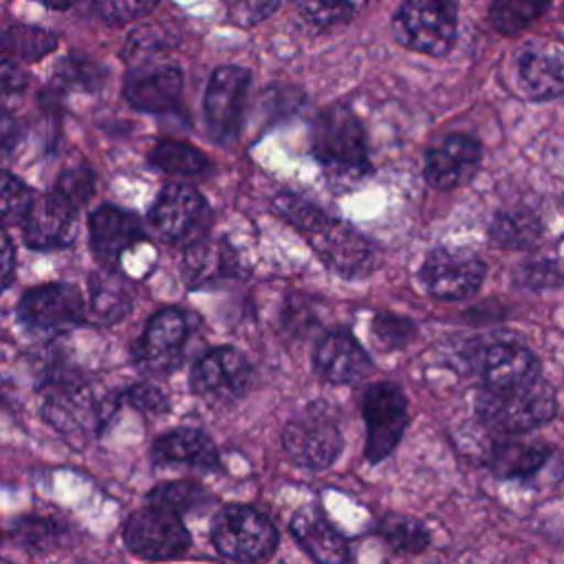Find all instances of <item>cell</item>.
Masks as SVG:
<instances>
[{"label": "cell", "mask_w": 564, "mask_h": 564, "mask_svg": "<svg viewBox=\"0 0 564 564\" xmlns=\"http://www.w3.org/2000/svg\"><path fill=\"white\" fill-rule=\"evenodd\" d=\"M189 337L187 315L178 308H163L145 324L141 339L134 346L137 366L152 377L170 375L183 359V348Z\"/></svg>", "instance_id": "8fae6325"}, {"label": "cell", "mask_w": 564, "mask_h": 564, "mask_svg": "<svg viewBox=\"0 0 564 564\" xmlns=\"http://www.w3.org/2000/svg\"><path fill=\"white\" fill-rule=\"evenodd\" d=\"M57 46V35L29 24H11L2 35V51L4 59H20V62H37L48 55Z\"/></svg>", "instance_id": "4dcf8cb0"}, {"label": "cell", "mask_w": 564, "mask_h": 564, "mask_svg": "<svg viewBox=\"0 0 564 564\" xmlns=\"http://www.w3.org/2000/svg\"><path fill=\"white\" fill-rule=\"evenodd\" d=\"M295 7L304 22L315 29L346 22L352 15V4L348 0H295Z\"/></svg>", "instance_id": "d590c367"}, {"label": "cell", "mask_w": 564, "mask_h": 564, "mask_svg": "<svg viewBox=\"0 0 564 564\" xmlns=\"http://www.w3.org/2000/svg\"><path fill=\"white\" fill-rule=\"evenodd\" d=\"M392 31L405 48L441 57L456 40L454 4L452 0H405L392 18Z\"/></svg>", "instance_id": "5b68a950"}, {"label": "cell", "mask_w": 564, "mask_h": 564, "mask_svg": "<svg viewBox=\"0 0 564 564\" xmlns=\"http://www.w3.org/2000/svg\"><path fill=\"white\" fill-rule=\"evenodd\" d=\"M485 262L474 251L441 247L425 258L421 280L434 297L454 302L474 295L485 280Z\"/></svg>", "instance_id": "30bf717a"}, {"label": "cell", "mask_w": 564, "mask_h": 564, "mask_svg": "<svg viewBox=\"0 0 564 564\" xmlns=\"http://www.w3.org/2000/svg\"><path fill=\"white\" fill-rule=\"evenodd\" d=\"M55 79L70 88L95 90L101 84V68L86 57H64L55 70Z\"/></svg>", "instance_id": "74e56055"}, {"label": "cell", "mask_w": 564, "mask_h": 564, "mask_svg": "<svg viewBox=\"0 0 564 564\" xmlns=\"http://www.w3.org/2000/svg\"><path fill=\"white\" fill-rule=\"evenodd\" d=\"M93 185H95V176L90 167L73 165L59 174L55 183V192H59L64 198H68L77 207L93 196Z\"/></svg>", "instance_id": "60d3db41"}, {"label": "cell", "mask_w": 564, "mask_h": 564, "mask_svg": "<svg viewBox=\"0 0 564 564\" xmlns=\"http://www.w3.org/2000/svg\"><path fill=\"white\" fill-rule=\"evenodd\" d=\"M18 317L35 330H59L75 326L84 317L82 293L73 284H44L29 289L20 304Z\"/></svg>", "instance_id": "4fadbf2b"}, {"label": "cell", "mask_w": 564, "mask_h": 564, "mask_svg": "<svg viewBox=\"0 0 564 564\" xmlns=\"http://www.w3.org/2000/svg\"><path fill=\"white\" fill-rule=\"evenodd\" d=\"M119 403L121 394L95 392L86 381L73 375H53L48 379L42 416L66 443L82 447L106 427Z\"/></svg>", "instance_id": "6da1fadb"}, {"label": "cell", "mask_w": 564, "mask_h": 564, "mask_svg": "<svg viewBox=\"0 0 564 564\" xmlns=\"http://www.w3.org/2000/svg\"><path fill=\"white\" fill-rule=\"evenodd\" d=\"M553 447L542 441H496L487 456V467L498 478H531L544 469Z\"/></svg>", "instance_id": "d4e9b609"}, {"label": "cell", "mask_w": 564, "mask_h": 564, "mask_svg": "<svg viewBox=\"0 0 564 564\" xmlns=\"http://www.w3.org/2000/svg\"><path fill=\"white\" fill-rule=\"evenodd\" d=\"M480 143L467 134H449L425 154V178L436 189H454L467 183L480 165Z\"/></svg>", "instance_id": "2e32d148"}, {"label": "cell", "mask_w": 564, "mask_h": 564, "mask_svg": "<svg viewBox=\"0 0 564 564\" xmlns=\"http://www.w3.org/2000/svg\"><path fill=\"white\" fill-rule=\"evenodd\" d=\"M121 538L132 555L148 562L176 560L192 544L189 531L181 516L150 505L128 516Z\"/></svg>", "instance_id": "52a82bcc"}, {"label": "cell", "mask_w": 564, "mask_h": 564, "mask_svg": "<svg viewBox=\"0 0 564 564\" xmlns=\"http://www.w3.org/2000/svg\"><path fill=\"white\" fill-rule=\"evenodd\" d=\"M183 90V75L176 66H150L134 70L123 86L130 106L143 112H163L176 106Z\"/></svg>", "instance_id": "603a6c76"}, {"label": "cell", "mask_w": 564, "mask_h": 564, "mask_svg": "<svg viewBox=\"0 0 564 564\" xmlns=\"http://www.w3.org/2000/svg\"><path fill=\"white\" fill-rule=\"evenodd\" d=\"M26 84V75L18 68V64H13V59H4L2 57V93L4 97H9L11 93H20Z\"/></svg>", "instance_id": "f6af8a7d"}, {"label": "cell", "mask_w": 564, "mask_h": 564, "mask_svg": "<svg viewBox=\"0 0 564 564\" xmlns=\"http://www.w3.org/2000/svg\"><path fill=\"white\" fill-rule=\"evenodd\" d=\"M518 82L531 99L564 95V51L551 42H527L516 57Z\"/></svg>", "instance_id": "ac0fdd59"}, {"label": "cell", "mask_w": 564, "mask_h": 564, "mask_svg": "<svg viewBox=\"0 0 564 564\" xmlns=\"http://www.w3.org/2000/svg\"><path fill=\"white\" fill-rule=\"evenodd\" d=\"M289 529L315 564H348L350 549L346 538L326 520L317 507L297 509Z\"/></svg>", "instance_id": "44dd1931"}, {"label": "cell", "mask_w": 564, "mask_h": 564, "mask_svg": "<svg viewBox=\"0 0 564 564\" xmlns=\"http://www.w3.org/2000/svg\"><path fill=\"white\" fill-rule=\"evenodd\" d=\"M22 236L26 247L37 251L70 245L75 238V205L55 189L35 198L22 223Z\"/></svg>", "instance_id": "9a60e30c"}, {"label": "cell", "mask_w": 564, "mask_h": 564, "mask_svg": "<svg viewBox=\"0 0 564 564\" xmlns=\"http://www.w3.org/2000/svg\"><path fill=\"white\" fill-rule=\"evenodd\" d=\"M414 324L392 313H377L372 319V335L383 348H401L414 337Z\"/></svg>", "instance_id": "f35d334b"}, {"label": "cell", "mask_w": 564, "mask_h": 564, "mask_svg": "<svg viewBox=\"0 0 564 564\" xmlns=\"http://www.w3.org/2000/svg\"><path fill=\"white\" fill-rule=\"evenodd\" d=\"M88 284H90L88 311L95 322L112 324L128 313L132 293H130V286L126 280L106 275V273H97L90 278Z\"/></svg>", "instance_id": "f1b7e54d"}, {"label": "cell", "mask_w": 564, "mask_h": 564, "mask_svg": "<svg viewBox=\"0 0 564 564\" xmlns=\"http://www.w3.org/2000/svg\"><path fill=\"white\" fill-rule=\"evenodd\" d=\"M542 236V223L538 214L527 207L498 212L489 225V240L502 249L533 247Z\"/></svg>", "instance_id": "83f0119b"}, {"label": "cell", "mask_w": 564, "mask_h": 564, "mask_svg": "<svg viewBox=\"0 0 564 564\" xmlns=\"http://www.w3.org/2000/svg\"><path fill=\"white\" fill-rule=\"evenodd\" d=\"M205 212V200L194 187L172 183L159 192L150 209V223L165 240H183L196 231Z\"/></svg>", "instance_id": "d6986e66"}, {"label": "cell", "mask_w": 564, "mask_h": 564, "mask_svg": "<svg viewBox=\"0 0 564 564\" xmlns=\"http://www.w3.org/2000/svg\"><path fill=\"white\" fill-rule=\"evenodd\" d=\"M308 242L317 251V256L339 275L355 278L364 275L372 269V247L368 240L350 229L348 225L326 218L317 229L308 236Z\"/></svg>", "instance_id": "5bb4252c"}, {"label": "cell", "mask_w": 564, "mask_h": 564, "mask_svg": "<svg viewBox=\"0 0 564 564\" xmlns=\"http://www.w3.org/2000/svg\"><path fill=\"white\" fill-rule=\"evenodd\" d=\"M275 209L291 223L295 225L304 236H308L313 229H317L328 216L317 209L311 200L295 196V194H280L275 198Z\"/></svg>", "instance_id": "8d00e7d4"}, {"label": "cell", "mask_w": 564, "mask_h": 564, "mask_svg": "<svg viewBox=\"0 0 564 564\" xmlns=\"http://www.w3.org/2000/svg\"><path fill=\"white\" fill-rule=\"evenodd\" d=\"M361 416L366 423L364 458L377 465L394 452L408 427V399L397 383H370L361 397Z\"/></svg>", "instance_id": "8992f818"}, {"label": "cell", "mask_w": 564, "mask_h": 564, "mask_svg": "<svg viewBox=\"0 0 564 564\" xmlns=\"http://www.w3.org/2000/svg\"><path fill=\"white\" fill-rule=\"evenodd\" d=\"M249 383L251 366L247 357L231 346L205 352L189 372L192 392L214 405L236 403L247 394Z\"/></svg>", "instance_id": "9c48e42d"}, {"label": "cell", "mask_w": 564, "mask_h": 564, "mask_svg": "<svg viewBox=\"0 0 564 564\" xmlns=\"http://www.w3.org/2000/svg\"><path fill=\"white\" fill-rule=\"evenodd\" d=\"M214 502L216 498L196 480H165L145 494V505L172 511L181 518L185 513H200Z\"/></svg>", "instance_id": "4316f807"}, {"label": "cell", "mask_w": 564, "mask_h": 564, "mask_svg": "<svg viewBox=\"0 0 564 564\" xmlns=\"http://www.w3.org/2000/svg\"><path fill=\"white\" fill-rule=\"evenodd\" d=\"M88 231L95 256L106 264L117 262L126 249L143 238L141 223L112 205H101L90 214Z\"/></svg>", "instance_id": "7402d4cb"}, {"label": "cell", "mask_w": 564, "mask_h": 564, "mask_svg": "<svg viewBox=\"0 0 564 564\" xmlns=\"http://www.w3.org/2000/svg\"><path fill=\"white\" fill-rule=\"evenodd\" d=\"M121 401L130 403L134 410L143 412V414H165L170 410L167 394L150 381H141V383L126 388L121 392Z\"/></svg>", "instance_id": "b9f144b4"}, {"label": "cell", "mask_w": 564, "mask_h": 564, "mask_svg": "<svg viewBox=\"0 0 564 564\" xmlns=\"http://www.w3.org/2000/svg\"><path fill=\"white\" fill-rule=\"evenodd\" d=\"M4 564H11V562H4Z\"/></svg>", "instance_id": "c3c4849f"}, {"label": "cell", "mask_w": 564, "mask_h": 564, "mask_svg": "<svg viewBox=\"0 0 564 564\" xmlns=\"http://www.w3.org/2000/svg\"><path fill=\"white\" fill-rule=\"evenodd\" d=\"M313 368L330 383H355L372 370V361L348 330H330L315 344Z\"/></svg>", "instance_id": "ffe728a7"}, {"label": "cell", "mask_w": 564, "mask_h": 564, "mask_svg": "<svg viewBox=\"0 0 564 564\" xmlns=\"http://www.w3.org/2000/svg\"><path fill=\"white\" fill-rule=\"evenodd\" d=\"M159 0H95V9L108 24H128L145 15Z\"/></svg>", "instance_id": "7bdbcfd3"}, {"label": "cell", "mask_w": 564, "mask_h": 564, "mask_svg": "<svg viewBox=\"0 0 564 564\" xmlns=\"http://www.w3.org/2000/svg\"><path fill=\"white\" fill-rule=\"evenodd\" d=\"M516 282L531 291H544L560 286L564 282V273L553 260H531L518 267Z\"/></svg>", "instance_id": "ab89813d"}, {"label": "cell", "mask_w": 564, "mask_h": 564, "mask_svg": "<svg viewBox=\"0 0 564 564\" xmlns=\"http://www.w3.org/2000/svg\"><path fill=\"white\" fill-rule=\"evenodd\" d=\"M2 273H4V289H7L13 278V245L7 231L2 234Z\"/></svg>", "instance_id": "bcb514c9"}, {"label": "cell", "mask_w": 564, "mask_h": 564, "mask_svg": "<svg viewBox=\"0 0 564 564\" xmlns=\"http://www.w3.org/2000/svg\"><path fill=\"white\" fill-rule=\"evenodd\" d=\"M478 370L489 390H516L540 379V361L527 346L516 341L487 346L480 352Z\"/></svg>", "instance_id": "e0dca14e"}, {"label": "cell", "mask_w": 564, "mask_h": 564, "mask_svg": "<svg viewBox=\"0 0 564 564\" xmlns=\"http://www.w3.org/2000/svg\"><path fill=\"white\" fill-rule=\"evenodd\" d=\"M282 449L291 463L304 469H326L339 458L344 436L337 421L313 403L284 425Z\"/></svg>", "instance_id": "ba28073f"}, {"label": "cell", "mask_w": 564, "mask_h": 564, "mask_svg": "<svg viewBox=\"0 0 564 564\" xmlns=\"http://www.w3.org/2000/svg\"><path fill=\"white\" fill-rule=\"evenodd\" d=\"M209 538L214 549L238 564L267 562L278 549L275 524L249 505H227L212 518Z\"/></svg>", "instance_id": "277c9868"}, {"label": "cell", "mask_w": 564, "mask_h": 564, "mask_svg": "<svg viewBox=\"0 0 564 564\" xmlns=\"http://www.w3.org/2000/svg\"><path fill=\"white\" fill-rule=\"evenodd\" d=\"M150 163L163 172L183 174V176H194L209 167L207 156L198 148L183 141L156 143L150 152Z\"/></svg>", "instance_id": "d6a6232c"}, {"label": "cell", "mask_w": 564, "mask_h": 564, "mask_svg": "<svg viewBox=\"0 0 564 564\" xmlns=\"http://www.w3.org/2000/svg\"><path fill=\"white\" fill-rule=\"evenodd\" d=\"M313 154L333 183H355L370 172L366 132L344 106L319 112L313 128Z\"/></svg>", "instance_id": "7a4b0ae2"}, {"label": "cell", "mask_w": 564, "mask_h": 564, "mask_svg": "<svg viewBox=\"0 0 564 564\" xmlns=\"http://www.w3.org/2000/svg\"><path fill=\"white\" fill-rule=\"evenodd\" d=\"M66 533V527L48 516H20L15 518L7 535L24 551L31 553H46L53 551Z\"/></svg>", "instance_id": "f546056e"}, {"label": "cell", "mask_w": 564, "mask_h": 564, "mask_svg": "<svg viewBox=\"0 0 564 564\" xmlns=\"http://www.w3.org/2000/svg\"><path fill=\"white\" fill-rule=\"evenodd\" d=\"M375 531L394 549L401 553H421L430 544V531L427 527L416 520L414 516L388 511L377 522Z\"/></svg>", "instance_id": "1f68e13d"}, {"label": "cell", "mask_w": 564, "mask_h": 564, "mask_svg": "<svg viewBox=\"0 0 564 564\" xmlns=\"http://www.w3.org/2000/svg\"><path fill=\"white\" fill-rule=\"evenodd\" d=\"M150 454L159 465H189L200 469L218 467L214 441L196 427H174L156 436Z\"/></svg>", "instance_id": "cb8c5ba5"}, {"label": "cell", "mask_w": 564, "mask_h": 564, "mask_svg": "<svg viewBox=\"0 0 564 564\" xmlns=\"http://www.w3.org/2000/svg\"><path fill=\"white\" fill-rule=\"evenodd\" d=\"M476 416L502 436H518L551 423L557 414V394L542 377L516 390L482 388L476 397Z\"/></svg>", "instance_id": "3957f363"}, {"label": "cell", "mask_w": 564, "mask_h": 564, "mask_svg": "<svg viewBox=\"0 0 564 564\" xmlns=\"http://www.w3.org/2000/svg\"><path fill=\"white\" fill-rule=\"evenodd\" d=\"M249 86V70L240 66H218L205 90V121L209 134L227 143L236 137L242 121V106Z\"/></svg>", "instance_id": "7c38bea8"}, {"label": "cell", "mask_w": 564, "mask_h": 564, "mask_svg": "<svg viewBox=\"0 0 564 564\" xmlns=\"http://www.w3.org/2000/svg\"><path fill=\"white\" fill-rule=\"evenodd\" d=\"M282 0H238L231 9H229V20L236 24V26H253L258 22H262L264 18H269L278 4Z\"/></svg>", "instance_id": "ee69618b"}, {"label": "cell", "mask_w": 564, "mask_h": 564, "mask_svg": "<svg viewBox=\"0 0 564 564\" xmlns=\"http://www.w3.org/2000/svg\"><path fill=\"white\" fill-rule=\"evenodd\" d=\"M33 203H35V196H33L31 187L24 185L13 174L4 172V176H2V223H4V227L24 223Z\"/></svg>", "instance_id": "e575fe53"}, {"label": "cell", "mask_w": 564, "mask_h": 564, "mask_svg": "<svg viewBox=\"0 0 564 564\" xmlns=\"http://www.w3.org/2000/svg\"><path fill=\"white\" fill-rule=\"evenodd\" d=\"M234 273L231 249L223 242L203 240L192 245L183 258V275L189 286H207Z\"/></svg>", "instance_id": "484cf974"}, {"label": "cell", "mask_w": 564, "mask_h": 564, "mask_svg": "<svg viewBox=\"0 0 564 564\" xmlns=\"http://www.w3.org/2000/svg\"><path fill=\"white\" fill-rule=\"evenodd\" d=\"M551 0H491L489 22L502 35H516L535 22Z\"/></svg>", "instance_id": "836d02e7"}, {"label": "cell", "mask_w": 564, "mask_h": 564, "mask_svg": "<svg viewBox=\"0 0 564 564\" xmlns=\"http://www.w3.org/2000/svg\"><path fill=\"white\" fill-rule=\"evenodd\" d=\"M51 9H57V11H64V9H70L73 4H77L79 0H37Z\"/></svg>", "instance_id": "7dc6e473"}]
</instances>
